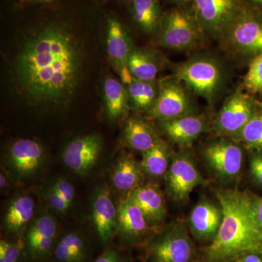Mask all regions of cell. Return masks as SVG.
Returning a JSON list of instances; mask_svg holds the SVG:
<instances>
[{"label": "cell", "mask_w": 262, "mask_h": 262, "mask_svg": "<svg viewBox=\"0 0 262 262\" xmlns=\"http://www.w3.org/2000/svg\"><path fill=\"white\" fill-rule=\"evenodd\" d=\"M83 51L67 29L50 26L24 41L13 65L20 95L32 104H64L78 89L83 71Z\"/></svg>", "instance_id": "obj_1"}, {"label": "cell", "mask_w": 262, "mask_h": 262, "mask_svg": "<svg viewBox=\"0 0 262 262\" xmlns=\"http://www.w3.org/2000/svg\"><path fill=\"white\" fill-rule=\"evenodd\" d=\"M223 219L214 239L203 249L210 262H229L248 254L262 256V227L251 194L237 189L215 191Z\"/></svg>", "instance_id": "obj_2"}, {"label": "cell", "mask_w": 262, "mask_h": 262, "mask_svg": "<svg viewBox=\"0 0 262 262\" xmlns=\"http://www.w3.org/2000/svg\"><path fill=\"white\" fill-rule=\"evenodd\" d=\"M173 76L209 103H213L225 87L226 72L219 60L208 56H194L177 65Z\"/></svg>", "instance_id": "obj_3"}, {"label": "cell", "mask_w": 262, "mask_h": 262, "mask_svg": "<svg viewBox=\"0 0 262 262\" xmlns=\"http://www.w3.org/2000/svg\"><path fill=\"white\" fill-rule=\"evenodd\" d=\"M204 37L194 14L182 8H173L161 19L157 42L166 49L189 51L201 46Z\"/></svg>", "instance_id": "obj_4"}, {"label": "cell", "mask_w": 262, "mask_h": 262, "mask_svg": "<svg viewBox=\"0 0 262 262\" xmlns=\"http://www.w3.org/2000/svg\"><path fill=\"white\" fill-rule=\"evenodd\" d=\"M149 262H190L194 246L185 225L177 222L164 227L148 242Z\"/></svg>", "instance_id": "obj_5"}, {"label": "cell", "mask_w": 262, "mask_h": 262, "mask_svg": "<svg viewBox=\"0 0 262 262\" xmlns=\"http://www.w3.org/2000/svg\"><path fill=\"white\" fill-rule=\"evenodd\" d=\"M147 114L163 121L198 114V108L190 90L173 75L159 81L158 97Z\"/></svg>", "instance_id": "obj_6"}, {"label": "cell", "mask_w": 262, "mask_h": 262, "mask_svg": "<svg viewBox=\"0 0 262 262\" xmlns=\"http://www.w3.org/2000/svg\"><path fill=\"white\" fill-rule=\"evenodd\" d=\"M258 103L244 90H235L226 98L215 116L212 130L218 137L233 139L258 110Z\"/></svg>", "instance_id": "obj_7"}, {"label": "cell", "mask_w": 262, "mask_h": 262, "mask_svg": "<svg viewBox=\"0 0 262 262\" xmlns=\"http://www.w3.org/2000/svg\"><path fill=\"white\" fill-rule=\"evenodd\" d=\"M203 160L215 178L224 184L236 182L241 175L244 151L237 141L219 137L203 147Z\"/></svg>", "instance_id": "obj_8"}, {"label": "cell", "mask_w": 262, "mask_h": 262, "mask_svg": "<svg viewBox=\"0 0 262 262\" xmlns=\"http://www.w3.org/2000/svg\"><path fill=\"white\" fill-rule=\"evenodd\" d=\"M205 35L222 39L244 8L237 0H192Z\"/></svg>", "instance_id": "obj_9"}, {"label": "cell", "mask_w": 262, "mask_h": 262, "mask_svg": "<svg viewBox=\"0 0 262 262\" xmlns=\"http://www.w3.org/2000/svg\"><path fill=\"white\" fill-rule=\"evenodd\" d=\"M222 40L229 50L239 56L253 58L261 55L262 18L243 10Z\"/></svg>", "instance_id": "obj_10"}, {"label": "cell", "mask_w": 262, "mask_h": 262, "mask_svg": "<svg viewBox=\"0 0 262 262\" xmlns=\"http://www.w3.org/2000/svg\"><path fill=\"white\" fill-rule=\"evenodd\" d=\"M165 179L167 193L177 203L189 201L193 190L205 182L192 157L184 149L172 156Z\"/></svg>", "instance_id": "obj_11"}, {"label": "cell", "mask_w": 262, "mask_h": 262, "mask_svg": "<svg viewBox=\"0 0 262 262\" xmlns=\"http://www.w3.org/2000/svg\"><path fill=\"white\" fill-rule=\"evenodd\" d=\"M46 152L37 141L21 139L14 141L7 153L6 163L15 179L30 178L44 165Z\"/></svg>", "instance_id": "obj_12"}, {"label": "cell", "mask_w": 262, "mask_h": 262, "mask_svg": "<svg viewBox=\"0 0 262 262\" xmlns=\"http://www.w3.org/2000/svg\"><path fill=\"white\" fill-rule=\"evenodd\" d=\"M102 149V139L97 134L79 136L65 146L62 160L77 176L85 177L98 163Z\"/></svg>", "instance_id": "obj_13"}, {"label": "cell", "mask_w": 262, "mask_h": 262, "mask_svg": "<svg viewBox=\"0 0 262 262\" xmlns=\"http://www.w3.org/2000/svg\"><path fill=\"white\" fill-rule=\"evenodd\" d=\"M58 226L47 211H42L29 224L26 235V246L33 259H42L54 250Z\"/></svg>", "instance_id": "obj_14"}, {"label": "cell", "mask_w": 262, "mask_h": 262, "mask_svg": "<svg viewBox=\"0 0 262 262\" xmlns=\"http://www.w3.org/2000/svg\"><path fill=\"white\" fill-rule=\"evenodd\" d=\"M158 125L169 140L183 149L190 147L208 127L206 117L198 114L158 121Z\"/></svg>", "instance_id": "obj_15"}, {"label": "cell", "mask_w": 262, "mask_h": 262, "mask_svg": "<svg viewBox=\"0 0 262 262\" xmlns=\"http://www.w3.org/2000/svg\"><path fill=\"white\" fill-rule=\"evenodd\" d=\"M223 212L220 203L203 198L189 215L188 223L193 235L199 241L210 243L214 239L222 225Z\"/></svg>", "instance_id": "obj_16"}, {"label": "cell", "mask_w": 262, "mask_h": 262, "mask_svg": "<svg viewBox=\"0 0 262 262\" xmlns=\"http://www.w3.org/2000/svg\"><path fill=\"white\" fill-rule=\"evenodd\" d=\"M117 208L116 232L122 241L134 243L144 237L150 225L140 208L126 196Z\"/></svg>", "instance_id": "obj_17"}, {"label": "cell", "mask_w": 262, "mask_h": 262, "mask_svg": "<svg viewBox=\"0 0 262 262\" xmlns=\"http://www.w3.org/2000/svg\"><path fill=\"white\" fill-rule=\"evenodd\" d=\"M117 206L114 204L110 193L105 188H100L95 193L91 206L93 224L103 244L113 238L116 232Z\"/></svg>", "instance_id": "obj_18"}, {"label": "cell", "mask_w": 262, "mask_h": 262, "mask_svg": "<svg viewBox=\"0 0 262 262\" xmlns=\"http://www.w3.org/2000/svg\"><path fill=\"white\" fill-rule=\"evenodd\" d=\"M127 198L140 208L150 225H158L165 220L166 207L163 193L157 184H143L127 193Z\"/></svg>", "instance_id": "obj_19"}, {"label": "cell", "mask_w": 262, "mask_h": 262, "mask_svg": "<svg viewBox=\"0 0 262 262\" xmlns=\"http://www.w3.org/2000/svg\"><path fill=\"white\" fill-rule=\"evenodd\" d=\"M106 47L110 61L120 73L126 68L129 57L134 48L126 29L116 19L108 20Z\"/></svg>", "instance_id": "obj_20"}, {"label": "cell", "mask_w": 262, "mask_h": 262, "mask_svg": "<svg viewBox=\"0 0 262 262\" xmlns=\"http://www.w3.org/2000/svg\"><path fill=\"white\" fill-rule=\"evenodd\" d=\"M165 61L160 53L145 48H134L127 61V67L130 75L138 80L153 82Z\"/></svg>", "instance_id": "obj_21"}, {"label": "cell", "mask_w": 262, "mask_h": 262, "mask_svg": "<svg viewBox=\"0 0 262 262\" xmlns=\"http://www.w3.org/2000/svg\"><path fill=\"white\" fill-rule=\"evenodd\" d=\"M144 175L141 163L131 155H125L117 160L110 179L117 190L129 193L144 184Z\"/></svg>", "instance_id": "obj_22"}, {"label": "cell", "mask_w": 262, "mask_h": 262, "mask_svg": "<svg viewBox=\"0 0 262 262\" xmlns=\"http://www.w3.org/2000/svg\"><path fill=\"white\" fill-rule=\"evenodd\" d=\"M35 203L32 196L19 194L8 203L5 211L3 227L10 234H18L23 230L34 217Z\"/></svg>", "instance_id": "obj_23"}, {"label": "cell", "mask_w": 262, "mask_h": 262, "mask_svg": "<svg viewBox=\"0 0 262 262\" xmlns=\"http://www.w3.org/2000/svg\"><path fill=\"white\" fill-rule=\"evenodd\" d=\"M124 140L131 149L145 152L160 140L154 127L141 117H130L124 127Z\"/></svg>", "instance_id": "obj_24"}, {"label": "cell", "mask_w": 262, "mask_h": 262, "mask_svg": "<svg viewBox=\"0 0 262 262\" xmlns=\"http://www.w3.org/2000/svg\"><path fill=\"white\" fill-rule=\"evenodd\" d=\"M103 97L108 118L115 120L127 113L129 107L126 87L115 77H107L103 84Z\"/></svg>", "instance_id": "obj_25"}, {"label": "cell", "mask_w": 262, "mask_h": 262, "mask_svg": "<svg viewBox=\"0 0 262 262\" xmlns=\"http://www.w3.org/2000/svg\"><path fill=\"white\" fill-rule=\"evenodd\" d=\"M87 253L85 239L77 231L64 234L53 250L54 257L58 262H84Z\"/></svg>", "instance_id": "obj_26"}, {"label": "cell", "mask_w": 262, "mask_h": 262, "mask_svg": "<svg viewBox=\"0 0 262 262\" xmlns=\"http://www.w3.org/2000/svg\"><path fill=\"white\" fill-rule=\"evenodd\" d=\"M171 158L168 144L160 139L151 149L142 153L141 168L148 177L153 179L161 178L166 175Z\"/></svg>", "instance_id": "obj_27"}, {"label": "cell", "mask_w": 262, "mask_h": 262, "mask_svg": "<svg viewBox=\"0 0 262 262\" xmlns=\"http://www.w3.org/2000/svg\"><path fill=\"white\" fill-rule=\"evenodd\" d=\"M125 87L128 95L129 104L137 111L147 113L158 97L159 81L146 82L134 78Z\"/></svg>", "instance_id": "obj_28"}, {"label": "cell", "mask_w": 262, "mask_h": 262, "mask_svg": "<svg viewBox=\"0 0 262 262\" xmlns=\"http://www.w3.org/2000/svg\"><path fill=\"white\" fill-rule=\"evenodd\" d=\"M133 17L137 25L144 32H157L162 19L158 1L133 0Z\"/></svg>", "instance_id": "obj_29"}, {"label": "cell", "mask_w": 262, "mask_h": 262, "mask_svg": "<svg viewBox=\"0 0 262 262\" xmlns=\"http://www.w3.org/2000/svg\"><path fill=\"white\" fill-rule=\"evenodd\" d=\"M233 140L251 149L262 153V111L257 113L246 124V126L234 137Z\"/></svg>", "instance_id": "obj_30"}, {"label": "cell", "mask_w": 262, "mask_h": 262, "mask_svg": "<svg viewBox=\"0 0 262 262\" xmlns=\"http://www.w3.org/2000/svg\"><path fill=\"white\" fill-rule=\"evenodd\" d=\"M244 89L251 94L262 93V54L253 58L244 78Z\"/></svg>", "instance_id": "obj_31"}, {"label": "cell", "mask_w": 262, "mask_h": 262, "mask_svg": "<svg viewBox=\"0 0 262 262\" xmlns=\"http://www.w3.org/2000/svg\"><path fill=\"white\" fill-rule=\"evenodd\" d=\"M21 248L18 244L5 239L0 241V262H19Z\"/></svg>", "instance_id": "obj_32"}, {"label": "cell", "mask_w": 262, "mask_h": 262, "mask_svg": "<svg viewBox=\"0 0 262 262\" xmlns=\"http://www.w3.org/2000/svg\"><path fill=\"white\" fill-rule=\"evenodd\" d=\"M43 195H44L46 201H47L48 204L56 213H59V214H65L70 209V205L49 186L45 189Z\"/></svg>", "instance_id": "obj_33"}, {"label": "cell", "mask_w": 262, "mask_h": 262, "mask_svg": "<svg viewBox=\"0 0 262 262\" xmlns=\"http://www.w3.org/2000/svg\"><path fill=\"white\" fill-rule=\"evenodd\" d=\"M49 187L58 193L71 206L75 200V187L68 180L63 178L57 179L50 184Z\"/></svg>", "instance_id": "obj_34"}, {"label": "cell", "mask_w": 262, "mask_h": 262, "mask_svg": "<svg viewBox=\"0 0 262 262\" xmlns=\"http://www.w3.org/2000/svg\"><path fill=\"white\" fill-rule=\"evenodd\" d=\"M250 168L254 180L262 186V153L253 155L250 161Z\"/></svg>", "instance_id": "obj_35"}, {"label": "cell", "mask_w": 262, "mask_h": 262, "mask_svg": "<svg viewBox=\"0 0 262 262\" xmlns=\"http://www.w3.org/2000/svg\"><path fill=\"white\" fill-rule=\"evenodd\" d=\"M94 262H124L120 254L114 249H107Z\"/></svg>", "instance_id": "obj_36"}, {"label": "cell", "mask_w": 262, "mask_h": 262, "mask_svg": "<svg viewBox=\"0 0 262 262\" xmlns=\"http://www.w3.org/2000/svg\"><path fill=\"white\" fill-rule=\"evenodd\" d=\"M251 200H252V203L254 211L256 212V216L260 225L262 227V198L261 196H257L252 195L251 194Z\"/></svg>", "instance_id": "obj_37"}, {"label": "cell", "mask_w": 262, "mask_h": 262, "mask_svg": "<svg viewBox=\"0 0 262 262\" xmlns=\"http://www.w3.org/2000/svg\"><path fill=\"white\" fill-rule=\"evenodd\" d=\"M237 262H262V258L259 255L248 254L239 258Z\"/></svg>", "instance_id": "obj_38"}, {"label": "cell", "mask_w": 262, "mask_h": 262, "mask_svg": "<svg viewBox=\"0 0 262 262\" xmlns=\"http://www.w3.org/2000/svg\"><path fill=\"white\" fill-rule=\"evenodd\" d=\"M8 181H9V179H8V176H7L5 170L2 169L1 173H0V188H1L2 190L3 189L4 190L5 188L8 187Z\"/></svg>", "instance_id": "obj_39"}, {"label": "cell", "mask_w": 262, "mask_h": 262, "mask_svg": "<svg viewBox=\"0 0 262 262\" xmlns=\"http://www.w3.org/2000/svg\"><path fill=\"white\" fill-rule=\"evenodd\" d=\"M247 1L252 4L255 8L262 11V0H247Z\"/></svg>", "instance_id": "obj_40"}, {"label": "cell", "mask_w": 262, "mask_h": 262, "mask_svg": "<svg viewBox=\"0 0 262 262\" xmlns=\"http://www.w3.org/2000/svg\"><path fill=\"white\" fill-rule=\"evenodd\" d=\"M177 3H187V2L192 1V0H173Z\"/></svg>", "instance_id": "obj_41"}, {"label": "cell", "mask_w": 262, "mask_h": 262, "mask_svg": "<svg viewBox=\"0 0 262 262\" xmlns=\"http://www.w3.org/2000/svg\"><path fill=\"white\" fill-rule=\"evenodd\" d=\"M258 106H259L260 110L262 111V103H258Z\"/></svg>", "instance_id": "obj_42"}, {"label": "cell", "mask_w": 262, "mask_h": 262, "mask_svg": "<svg viewBox=\"0 0 262 262\" xmlns=\"http://www.w3.org/2000/svg\"><path fill=\"white\" fill-rule=\"evenodd\" d=\"M38 1L50 2V1H52V0H38Z\"/></svg>", "instance_id": "obj_43"}, {"label": "cell", "mask_w": 262, "mask_h": 262, "mask_svg": "<svg viewBox=\"0 0 262 262\" xmlns=\"http://www.w3.org/2000/svg\"><path fill=\"white\" fill-rule=\"evenodd\" d=\"M122 1H129V0H122Z\"/></svg>", "instance_id": "obj_44"}, {"label": "cell", "mask_w": 262, "mask_h": 262, "mask_svg": "<svg viewBox=\"0 0 262 262\" xmlns=\"http://www.w3.org/2000/svg\"><path fill=\"white\" fill-rule=\"evenodd\" d=\"M196 262H199V261H196Z\"/></svg>", "instance_id": "obj_45"}]
</instances>
